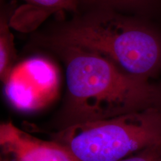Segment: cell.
<instances>
[{
  "instance_id": "ba28073f",
  "label": "cell",
  "mask_w": 161,
  "mask_h": 161,
  "mask_svg": "<svg viewBox=\"0 0 161 161\" xmlns=\"http://www.w3.org/2000/svg\"><path fill=\"white\" fill-rule=\"evenodd\" d=\"M28 7V13L22 15L23 17L29 14L36 17V21L43 20L52 14L68 11L74 14L78 12L77 0H24Z\"/></svg>"
},
{
  "instance_id": "8fae6325",
  "label": "cell",
  "mask_w": 161,
  "mask_h": 161,
  "mask_svg": "<svg viewBox=\"0 0 161 161\" xmlns=\"http://www.w3.org/2000/svg\"><path fill=\"white\" fill-rule=\"evenodd\" d=\"M1 161H11V160H8V159H2L1 160Z\"/></svg>"
},
{
  "instance_id": "30bf717a",
  "label": "cell",
  "mask_w": 161,
  "mask_h": 161,
  "mask_svg": "<svg viewBox=\"0 0 161 161\" xmlns=\"http://www.w3.org/2000/svg\"><path fill=\"white\" fill-rule=\"evenodd\" d=\"M157 89H158V100H157L156 108L161 110V81L157 83Z\"/></svg>"
},
{
  "instance_id": "52a82bcc",
  "label": "cell",
  "mask_w": 161,
  "mask_h": 161,
  "mask_svg": "<svg viewBox=\"0 0 161 161\" xmlns=\"http://www.w3.org/2000/svg\"><path fill=\"white\" fill-rule=\"evenodd\" d=\"M14 5L2 6L0 14V78L4 81L16 64V52L14 35L10 29Z\"/></svg>"
},
{
  "instance_id": "6da1fadb",
  "label": "cell",
  "mask_w": 161,
  "mask_h": 161,
  "mask_svg": "<svg viewBox=\"0 0 161 161\" xmlns=\"http://www.w3.org/2000/svg\"><path fill=\"white\" fill-rule=\"evenodd\" d=\"M49 51L63 60L66 94L54 122L57 130L156 108L157 84L134 78L95 52L72 46Z\"/></svg>"
},
{
  "instance_id": "9c48e42d",
  "label": "cell",
  "mask_w": 161,
  "mask_h": 161,
  "mask_svg": "<svg viewBox=\"0 0 161 161\" xmlns=\"http://www.w3.org/2000/svg\"><path fill=\"white\" fill-rule=\"evenodd\" d=\"M120 161H161V143L147 147Z\"/></svg>"
},
{
  "instance_id": "5b68a950",
  "label": "cell",
  "mask_w": 161,
  "mask_h": 161,
  "mask_svg": "<svg viewBox=\"0 0 161 161\" xmlns=\"http://www.w3.org/2000/svg\"><path fill=\"white\" fill-rule=\"evenodd\" d=\"M0 146L11 161H78L64 145L36 137L10 120L0 125Z\"/></svg>"
},
{
  "instance_id": "3957f363",
  "label": "cell",
  "mask_w": 161,
  "mask_h": 161,
  "mask_svg": "<svg viewBox=\"0 0 161 161\" xmlns=\"http://www.w3.org/2000/svg\"><path fill=\"white\" fill-rule=\"evenodd\" d=\"M78 161H120L161 143V110L150 108L74 125L52 134Z\"/></svg>"
},
{
  "instance_id": "7a4b0ae2",
  "label": "cell",
  "mask_w": 161,
  "mask_h": 161,
  "mask_svg": "<svg viewBox=\"0 0 161 161\" xmlns=\"http://www.w3.org/2000/svg\"><path fill=\"white\" fill-rule=\"evenodd\" d=\"M33 40L47 50L72 46L93 52L141 80L151 81L161 75V29L146 18L104 10L81 11Z\"/></svg>"
},
{
  "instance_id": "8992f818",
  "label": "cell",
  "mask_w": 161,
  "mask_h": 161,
  "mask_svg": "<svg viewBox=\"0 0 161 161\" xmlns=\"http://www.w3.org/2000/svg\"><path fill=\"white\" fill-rule=\"evenodd\" d=\"M77 3L78 12L104 10L151 20L161 17V0H77Z\"/></svg>"
},
{
  "instance_id": "277c9868",
  "label": "cell",
  "mask_w": 161,
  "mask_h": 161,
  "mask_svg": "<svg viewBox=\"0 0 161 161\" xmlns=\"http://www.w3.org/2000/svg\"><path fill=\"white\" fill-rule=\"evenodd\" d=\"M3 83L10 105L20 112H35L56 99L60 73L53 60L37 54L16 64Z\"/></svg>"
}]
</instances>
